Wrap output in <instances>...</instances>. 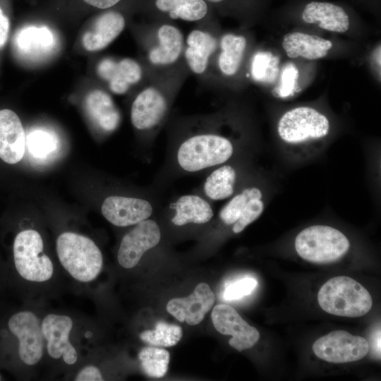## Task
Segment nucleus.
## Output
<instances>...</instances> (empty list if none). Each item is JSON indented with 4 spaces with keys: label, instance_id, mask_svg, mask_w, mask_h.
<instances>
[{
    "label": "nucleus",
    "instance_id": "f257e3e1",
    "mask_svg": "<svg viewBox=\"0 0 381 381\" xmlns=\"http://www.w3.org/2000/svg\"><path fill=\"white\" fill-rule=\"evenodd\" d=\"M6 265L9 291L26 303L57 290L60 270L44 252L42 236L37 230L25 229L16 234L11 262Z\"/></svg>",
    "mask_w": 381,
    "mask_h": 381
},
{
    "label": "nucleus",
    "instance_id": "f03ea898",
    "mask_svg": "<svg viewBox=\"0 0 381 381\" xmlns=\"http://www.w3.org/2000/svg\"><path fill=\"white\" fill-rule=\"evenodd\" d=\"M40 316L29 306L6 308L0 315V369L26 378L43 361L45 343Z\"/></svg>",
    "mask_w": 381,
    "mask_h": 381
},
{
    "label": "nucleus",
    "instance_id": "7ed1b4c3",
    "mask_svg": "<svg viewBox=\"0 0 381 381\" xmlns=\"http://www.w3.org/2000/svg\"><path fill=\"white\" fill-rule=\"evenodd\" d=\"M329 117L310 106H297L284 111L276 125L279 152L291 166L305 164L325 150L332 134Z\"/></svg>",
    "mask_w": 381,
    "mask_h": 381
},
{
    "label": "nucleus",
    "instance_id": "20e7f679",
    "mask_svg": "<svg viewBox=\"0 0 381 381\" xmlns=\"http://www.w3.org/2000/svg\"><path fill=\"white\" fill-rule=\"evenodd\" d=\"M272 179L271 175L265 174L253 179L240 187L222 207L219 219L225 225L231 226L233 233H241L263 213L276 191Z\"/></svg>",
    "mask_w": 381,
    "mask_h": 381
},
{
    "label": "nucleus",
    "instance_id": "39448f33",
    "mask_svg": "<svg viewBox=\"0 0 381 381\" xmlns=\"http://www.w3.org/2000/svg\"><path fill=\"white\" fill-rule=\"evenodd\" d=\"M56 251L63 270L78 284L93 282L102 270L100 249L92 239L83 234L61 233L56 241Z\"/></svg>",
    "mask_w": 381,
    "mask_h": 381
},
{
    "label": "nucleus",
    "instance_id": "423d86ee",
    "mask_svg": "<svg viewBox=\"0 0 381 381\" xmlns=\"http://www.w3.org/2000/svg\"><path fill=\"white\" fill-rule=\"evenodd\" d=\"M236 151L237 145L231 138L217 133H202L181 143L176 159L184 171L197 172L229 162Z\"/></svg>",
    "mask_w": 381,
    "mask_h": 381
},
{
    "label": "nucleus",
    "instance_id": "0eeeda50",
    "mask_svg": "<svg viewBox=\"0 0 381 381\" xmlns=\"http://www.w3.org/2000/svg\"><path fill=\"white\" fill-rule=\"evenodd\" d=\"M294 246L306 261L329 264L342 259L350 250L349 238L339 229L326 224L310 225L296 236Z\"/></svg>",
    "mask_w": 381,
    "mask_h": 381
},
{
    "label": "nucleus",
    "instance_id": "6e6552de",
    "mask_svg": "<svg viewBox=\"0 0 381 381\" xmlns=\"http://www.w3.org/2000/svg\"><path fill=\"white\" fill-rule=\"evenodd\" d=\"M318 301L325 312L349 318L364 315L373 306L368 290L347 276L334 277L326 282L319 290Z\"/></svg>",
    "mask_w": 381,
    "mask_h": 381
},
{
    "label": "nucleus",
    "instance_id": "1a4fd4ad",
    "mask_svg": "<svg viewBox=\"0 0 381 381\" xmlns=\"http://www.w3.org/2000/svg\"><path fill=\"white\" fill-rule=\"evenodd\" d=\"M41 327L49 360L63 367L75 368L80 363V352L73 317L62 312H49L42 316Z\"/></svg>",
    "mask_w": 381,
    "mask_h": 381
},
{
    "label": "nucleus",
    "instance_id": "9d476101",
    "mask_svg": "<svg viewBox=\"0 0 381 381\" xmlns=\"http://www.w3.org/2000/svg\"><path fill=\"white\" fill-rule=\"evenodd\" d=\"M312 349L314 353L323 361L344 363L362 359L370 348L363 337L344 330H336L318 339Z\"/></svg>",
    "mask_w": 381,
    "mask_h": 381
},
{
    "label": "nucleus",
    "instance_id": "9b49d317",
    "mask_svg": "<svg viewBox=\"0 0 381 381\" xmlns=\"http://www.w3.org/2000/svg\"><path fill=\"white\" fill-rule=\"evenodd\" d=\"M161 238L157 223L145 219L126 234L121 239L117 253L119 264L125 269L135 267L148 250L156 246Z\"/></svg>",
    "mask_w": 381,
    "mask_h": 381
},
{
    "label": "nucleus",
    "instance_id": "f8f14e48",
    "mask_svg": "<svg viewBox=\"0 0 381 381\" xmlns=\"http://www.w3.org/2000/svg\"><path fill=\"white\" fill-rule=\"evenodd\" d=\"M211 318L217 332L232 336L229 344L238 351L252 348L260 339L258 330L250 326L229 305L215 306L212 311Z\"/></svg>",
    "mask_w": 381,
    "mask_h": 381
},
{
    "label": "nucleus",
    "instance_id": "ddd939ff",
    "mask_svg": "<svg viewBox=\"0 0 381 381\" xmlns=\"http://www.w3.org/2000/svg\"><path fill=\"white\" fill-rule=\"evenodd\" d=\"M168 99L162 88L150 85L142 90L132 103L131 120L139 131H148L157 127L168 110Z\"/></svg>",
    "mask_w": 381,
    "mask_h": 381
},
{
    "label": "nucleus",
    "instance_id": "4468645a",
    "mask_svg": "<svg viewBox=\"0 0 381 381\" xmlns=\"http://www.w3.org/2000/svg\"><path fill=\"white\" fill-rule=\"evenodd\" d=\"M101 210L104 218L111 224L124 227L147 219L152 214L153 207L145 199L113 195L104 200Z\"/></svg>",
    "mask_w": 381,
    "mask_h": 381
},
{
    "label": "nucleus",
    "instance_id": "2eb2a0df",
    "mask_svg": "<svg viewBox=\"0 0 381 381\" xmlns=\"http://www.w3.org/2000/svg\"><path fill=\"white\" fill-rule=\"evenodd\" d=\"M58 45L54 32L46 26H28L17 32L13 46L18 56L27 61H37L52 55Z\"/></svg>",
    "mask_w": 381,
    "mask_h": 381
},
{
    "label": "nucleus",
    "instance_id": "dca6fc26",
    "mask_svg": "<svg viewBox=\"0 0 381 381\" xmlns=\"http://www.w3.org/2000/svg\"><path fill=\"white\" fill-rule=\"evenodd\" d=\"M214 299V294L210 286L202 282L197 285L190 296L170 300L167 305V310L179 322L196 325L202 322L206 313L212 308Z\"/></svg>",
    "mask_w": 381,
    "mask_h": 381
},
{
    "label": "nucleus",
    "instance_id": "f3484780",
    "mask_svg": "<svg viewBox=\"0 0 381 381\" xmlns=\"http://www.w3.org/2000/svg\"><path fill=\"white\" fill-rule=\"evenodd\" d=\"M98 75L108 83L110 90L118 95L126 93L142 78L140 64L130 58L119 61L111 58L101 60L97 67Z\"/></svg>",
    "mask_w": 381,
    "mask_h": 381
},
{
    "label": "nucleus",
    "instance_id": "a211bd4d",
    "mask_svg": "<svg viewBox=\"0 0 381 381\" xmlns=\"http://www.w3.org/2000/svg\"><path fill=\"white\" fill-rule=\"evenodd\" d=\"M25 149V134L18 115L11 109L0 110V158L11 164L19 162Z\"/></svg>",
    "mask_w": 381,
    "mask_h": 381
},
{
    "label": "nucleus",
    "instance_id": "6ab92c4d",
    "mask_svg": "<svg viewBox=\"0 0 381 381\" xmlns=\"http://www.w3.org/2000/svg\"><path fill=\"white\" fill-rule=\"evenodd\" d=\"M184 44L183 35L178 28L162 25L156 32L155 43L148 50L150 64L157 67L174 64L183 52Z\"/></svg>",
    "mask_w": 381,
    "mask_h": 381
},
{
    "label": "nucleus",
    "instance_id": "aec40b11",
    "mask_svg": "<svg viewBox=\"0 0 381 381\" xmlns=\"http://www.w3.org/2000/svg\"><path fill=\"white\" fill-rule=\"evenodd\" d=\"M125 18L114 11L99 16L82 39L84 48L90 52L102 50L111 43L123 31Z\"/></svg>",
    "mask_w": 381,
    "mask_h": 381
},
{
    "label": "nucleus",
    "instance_id": "412c9836",
    "mask_svg": "<svg viewBox=\"0 0 381 381\" xmlns=\"http://www.w3.org/2000/svg\"><path fill=\"white\" fill-rule=\"evenodd\" d=\"M217 47L218 42L210 32L198 29L190 32L183 49L185 61L189 69L196 75L205 73Z\"/></svg>",
    "mask_w": 381,
    "mask_h": 381
},
{
    "label": "nucleus",
    "instance_id": "4be33fe9",
    "mask_svg": "<svg viewBox=\"0 0 381 381\" xmlns=\"http://www.w3.org/2000/svg\"><path fill=\"white\" fill-rule=\"evenodd\" d=\"M302 18L307 23L337 33L346 32L350 25L348 14L339 6L329 2L311 1L306 5Z\"/></svg>",
    "mask_w": 381,
    "mask_h": 381
},
{
    "label": "nucleus",
    "instance_id": "5701e85b",
    "mask_svg": "<svg viewBox=\"0 0 381 381\" xmlns=\"http://www.w3.org/2000/svg\"><path fill=\"white\" fill-rule=\"evenodd\" d=\"M282 47L291 59L302 57L308 60H317L327 55L332 43L317 35L292 32L284 36Z\"/></svg>",
    "mask_w": 381,
    "mask_h": 381
},
{
    "label": "nucleus",
    "instance_id": "b1692460",
    "mask_svg": "<svg viewBox=\"0 0 381 381\" xmlns=\"http://www.w3.org/2000/svg\"><path fill=\"white\" fill-rule=\"evenodd\" d=\"M85 107L90 119L102 131L111 133L118 128L121 114L106 92L102 90L91 91L85 98Z\"/></svg>",
    "mask_w": 381,
    "mask_h": 381
},
{
    "label": "nucleus",
    "instance_id": "393cba45",
    "mask_svg": "<svg viewBox=\"0 0 381 381\" xmlns=\"http://www.w3.org/2000/svg\"><path fill=\"white\" fill-rule=\"evenodd\" d=\"M228 162L214 169L204 183V192L212 200L230 198L239 189L238 186L240 179L238 166Z\"/></svg>",
    "mask_w": 381,
    "mask_h": 381
},
{
    "label": "nucleus",
    "instance_id": "a878e982",
    "mask_svg": "<svg viewBox=\"0 0 381 381\" xmlns=\"http://www.w3.org/2000/svg\"><path fill=\"white\" fill-rule=\"evenodd\" d=\"M174 209L171 222L177 226L205 224L214 216L210 204L197 195H182L174 203Z\"/></svg>",
    "mask_w": 381,
    "mask_h": 381
},
{
    "label": "nucleus",
    "instance_id": "bb28decb",
    "mask_svg": "<svg viewBox=\"0 0 381 381\" xmlns=\"http://www.w3.org/2000/svg\"><path fill=\"white\" fill-rule=\"evenodd\" d=\"M246 46L247 40L243 35L226 33L221 37L217 67L222 75L230 77L238 71Z\"/></svg>",
    "mask_w": 381,
    "mask_h": 381
},
{
    "label": "nucleus",
    "instance_id": "cd10ccee",
    "mask_svg": "<svg viewBox=\"0 0 381 381\" xmlns=\"http://www.w3.org/2000/svg\"><path fill=\"white\" fill-rule=\"evenodd\" d=\"M155 4L171 18L189 22L202 19L208 11L205 0H155Z\"/></svg>",
    "mask_w": 381,
    "mask_h": 381
},
{
    "label": "nucleus",
    "instance_id": "c85d7f7f",
    "mask_svg": "<svg viewBox=\"0 0 381 381\" xmlns=\"http://www.w3.org/2000/svg\"><path fill=\"white\" fill-rule=\"evenodd\" d=\"M182 335L183 331L180 326L159 321L154 329L143 331L140 337L151 346L170 347L177 344Z\"/></svg>",
    "mask_w": 381,
    "mask_h": 381
},
{
    "label": "nucleus",
    "instance_id": "c756f323",
    "mask_svg": "<svg viewBox=\"0 0 381 381\" xmlns=\"http://www.w3.org/2000/svg\"><path fill=\"white\" fill-rule=\"evenodd\" d=\"M138 358L144 373L152 377H162L167 373L169 352L164 349L147 346L141 349Z\"/></svg>",
    "mask_w": 381,
    "mask_h": 381
},
{
    "label": "nucleus",
    "instance_id": "7c9ffc66",
    "mask_svg": "<svg viewBox=\"0 0 381 381\" xmlns=\"http://www.w3.org/2000/svg\"><path fill=\"white\" fill-rule=\"evenodd\" d=\"M278 64V58L272 53L258 52L253 55L251 61V75L257 82L270 83L277 75Z\"/></svg>",
    "mask_w": 381,
    "mask_h": 381
},
{
    "label": "nucleus",
    "instance_id": "2f4dec72",
    "mask_svg": "<svg viewBox=\"0 0 381 381\" xmlns=\"http://www.w3.org/2000/svg\"><path fill=\"white\" fill-rule=\"evenodd\" d=\"M56 143L57 140L54 135L45 130L36 129L28 136L30 152L39 157L53 152L56 147Z\"/></svg>",
    "mask_w": 381,
    "mask_h": 381
},
{
    "label": "nucleus",
    "instance_id": "473e14b6",
    "mask_svg": "<svg viewBox=\"0 0 381 381\" xmlns=\"http://www.w3.org/2000/svg\"><path fill=\"white\" fill-rule=\"evenodd\" d=\"M258 282L253 277H246L229 283L223 292L224 300L233 301L250 295L256 288Z\"/></svg>",
    "mask_w": 381,
    "mask_h": 381
},
{
    "label": "nucleus",
    "instance_id": "72a5a7b5",
    "mask_svg": "<svg viewBox=\"0 0 381 381\" xmlns=\"http://www.w3.org/2000/svg\"><path fill=\"white\" fill-rule=\"evenodd\" d=\"M298 71L291 63L285 64L282 70L278 95L282 98L292 95L295 90Z\"/></svg>",
    "mask_w": 381,
    "mask_h": 381
},
{
    "label": "nucleus",
    "instance_id": "f704fd0d",
    "mask_svg": "<svg viewBox=\"0 0 381 381\" xmlns=\"http://www.w3.org/2000/svg\"><path fill=\"white\" fill-rule=\"evenodd\" d=\"M73 380L76 381H102L104 379L99 367L87 363L78 369Z\"/></svg>",
    "mask_w": 381,
    "mask_h": 381
},
{
    "label": "nucleus",
    "instance_id": "c9c22d12",
    "mask_svg": "<svg viewBox=\"0 0 381 381\" xmlns=\"http://www.w3.org/2000/svg\"><path fill=\"white\" fill-rule=\"evenodd\" d=\"M8 291H9V289L6 265L0 261V315L6 309L2 303L4 296Z\"/></svg>",
    "mask_w": 381,
    "mask_h": 381
},
{
    "label": "nucleus",
    "instance_id": "e433bc0d",
    "mask_svg": "<svg viewBox=\"0 0 381 381\" xmlns=\"http://www.w3.org/2000/svg\"><path fill=\"white\" fill-rule=\"evenodd\" d=\"M9 28V20L0 8V48L4 47L7 41Z\"/></svg>",
    "mask_w": 381,
    "mask_h": 381
},
{
    "label": "nucleus",
    "instance_id": "4c0bfd02",
    "mask_svg": "<svg viewBox=\"0 0 381 381\" xmlns=\"http://www.w3.org/2000/svg\"><path fill=\"white\" fill-rule=\"evenodd\" d=\"M85 3L87 4L98 8H109L114 5H116L117 3H119L121 0H83Z\"/></svg>",
    "mask_w": 381,
    "mask_h": 381
},
{
    "label": "nucleus",
    "instance_id": "58836bf2",
    "mask_svg": "<svg viewBox=\"0 0 381 381\" xmlns=\"http://www.w3.org/2000/svg\"><path fill=\"white\" fill-rule=\"evenodd\" d=\"M373 349L375 351L376 355L380 358V329L376 332L373 337Z\"/></svg>",
    "mask_w": 381,
    "mask_h": 381
},
{
    "label": "nucleus",
    "instance_id": "ea45409f",
    "mask_svg": "<svg viewBox=\"0 0 381 381\" xmlns=\"http://www.w3.org/2000/svg\"><path fill=\"white\" fill-rule=\"evenodd\" d=\"M208 1H210V2H213V3H219V2H221L224 0H207Z\"/></svg>",
    "mask_w": 381,
    "mask_h": 381
},
{
    "label": "nucleus",
    "instance_id": "a19ab883",
    "mask_svg": "<svg viewBox=\"0 0 381 381\" xmlns=\"http://www.w3.org/2000/svg\"><path fill=\"white\" fill-rule=\"evenodd\" d=\"M1 380H4V378L3 377V375H1V373H0V381Z\"/></svg>",
    "mask_w": 381,
    "mask_h": 381
}]
</instances>
